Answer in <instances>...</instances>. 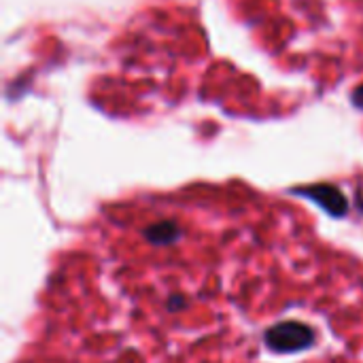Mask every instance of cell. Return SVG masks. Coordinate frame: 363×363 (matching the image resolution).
<instances>
[{"label":"cell","mask_w":363,"mask_h":363,"mask_svg":"<svg viewBox=\"0 0 363 363\" xmlns=\"http://www.w3.org/2000/svg\"><path fill=\"white\" fill-rule=\"evenodd\" d=\"M294 194L313 200L317 206H321L332 217H347V213H349V200H347V196L338 187H334V185L319 183V185L294 189Z\"/></svg>","instance_id":"2"},{"label":"cell","mask_w":363,"mask_h":363,"mask_svg":"<svg viewBox=\"0 0 363 363\" xmlns=\"http://www.w3.org/2000/svg\"><path fill=\"white\" fill-rule=\"evenodd\" d=\"M187 306V300L185 298H181V296H170V300H168V311L170 313H177V311H181V308H185Z\"/></svg>","instance_id":"4"},{"label":"cell","mask_w":363,"mask_h":363,"mask_svg":"<svg viewBox=\"0 0 363 363\" xmlns=\"http://www.w3.org/2000/svg\"><path fill=\"white\" fill-rule=\"evenodd\" d=\"M353 102H355L359 108H363V85L362 87H357V89L353 91Z\"/></svg>","instance_id":"5"},{"label":"cell","mask_w":363,"mask_h":363,"mask_svg":"<svg viewBox=\"0 0 363 363\" xmlns=\"http://www.w3.org/2000/svg\"><path fill=\"white\" fill-rule=\"evenodd\" d=\"M264 342L272 353L289 355V353H302L317 342V334L311 325H304L300 321H283L266 330Z\"/></svg>","instance_id":"1"},{"label":"cell","mask_w":363,"mask_h":363,"mask_svg":"<svg viewBox=\"0 0 363 363\" xmlns=\"http://www.w3.org/2000/svg\"><path fill=\"white\" fill-rule=\"evenodd\" d=\"M145 238L151 242V245H157V247H168V245H174L183 238V230L179 228L177 221H170V219H164V221H157L153 225H149L145 230Z\"/></svg>","instance_id":"3"}]
</instances>
